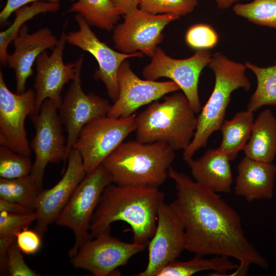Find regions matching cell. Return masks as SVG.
Returning a JSON list of instances; mask_svg holds the SVG:
<instances>
[{"label":"cell","mask_w":276,"mask_h":276,"mask_svg":"<svg viewBox=\"0 0 276 276\" xmlns=\"http://www.w3.org/2000/svg\"><path fill=\"white\" fill-rule=\"evenodd\" d=\"M16 240L8 248L7 255V273L10 276H39L26 263Z\"/></svg>","instance_id":"34"},{"label":"cell","mask_w":276,"mask_h":276,"mask_svg":"<svg viewBox=\"0 0 276 276\" xmlns=\"http://www.w3.org/2000/svg\"><path fill=\"white\" fill-rule=\"evenodd\" d=\"M58 111L57 106L47 99L37 113L29 116L35 129L34 136L30 143L35 154L30 175L41 190L48 164L67 160L66 138Z\"/></svg>","instance_id":"8"},{"label":"cell","mask_w":276,"mask_h":276,"mask_svg":"<svg viewBox=\"0 0 276 276\" xmlns=\"http://www.w3.org/2000/svg\"><path fill=\"white\" fill-rule=\"evenodd\" d=\"M134 113L125 118L107 115L92 120L81 129L74 145L82 159L86 174L102 165L103 161L135 131Z\"/></svg>","instance_id":"7"},{"label":"cell","mask_w":276,"mask_h":276,"mask_svg":"<svg viewBox=\"0 0 276 276\" xmlns=\"http://www.w3.org/2000/svg\"><path fill=\"white\" fill-rule=\"evenodd\" d=\"M230 161L218 148L207 150L199 158L186 162L196 182L216 193H228L233 181Z\"/></svg>","instance_id":"21"},{"label":"cell","mask_w":276,"mask_h":276,"mask_svg":"<svg viewBox=\"0 0 276 276\" xmlns=\"http://www.w3.org/2000/svg\"><path fill=\"white\" fill-rule=\"evenodd\" d=\"M65 22L58 42L49 55L47 51L40 54L36 60V74L34 84L35 107L37 113L47 99L50 100L58 108L62 98L61 92L64 85L74 80L81 74L83 62L82 55L74 62L64 63L63 55L67 42ZM33 113V114H34Z\"/></svg>","instance_id":"10"},{"label":"cell","mask_w":276,"mask_h":276,"mask_svg":"<svg viewBox=\"0 0 276 276\" xmlns=\"http://www.w3.org/2000/svg\"><path fill=\"white\" fill-rule=\"evenodd\" d=\"M235 13L258 25L276 29V0H253L234 7Z\"/></svg>","instance_id":"29"},{"label":"cell","mask_w":276,"mask_h":276,"mask_svg":"<svg viewBox=\"0 0 276 276\" xmlns=\"http://www.w3.org/2000/svg\"><path fill=\"white\" fill-rule=\"evenodd\" d=\"M37 219L36 213L13 214L0 212V237H16L18 232L29 225Z\"/></svg>","instance_id":"33"},{"label":"cell","mask_w":276,"mask_h":276,"mask_svg":"<svg viewBox=\"0 0 276 276\" xmlns=\"http://www.w3.org/2000/svg\"><path fill=\"white\" fill-rule=\"evenodd\" d=\"M146 244L125 242L103 233L84 242L71 257L75 268L89 271L95 276L113 275L119 267L126 265Z\"/></svg>","instance_id":"12"},{"label":"cell","mask_w":276,"mask_h":276,"mask_svg":"<svg viewBox=\"0 0 276 276\" xmlns=\"http://www.w3.org/2000/svg\"><path fill=\"white\" fill-rule=\"evenodd\" d=\"M165 196L158 188L110 183L104 190L93 217L92 238L110 233L111 224L121 221L130 226L133 242L148 245Z\"/></svg>","instance_id":"2"},{"label":"cell","mask_w":276,"mask_h":276,"mask_svg":"<svg viewBox=\"0 0 276 276\" xmlns=\"http://www.w3.org/2000/svg\"><path fill=\"white\" fill-rule=\"evenodd\" d=\"M215 75L213 90L197 117V125L193 137L183 150L186 162L193 158L199 149L205 147L210 135L220 130L224 122L226 108L233 92L239 88L248 90L251 83L245 74V64L228 58L221 52L212 55L208 64Z\"/></svg>","instance_id":"5"},{"label":"cell","mask_w":276,"mask_h":276,"mask_svg":"<svg viewBox=\"0 0 276 276\" xmlns=\"http://www.w3.org/2000/svg\"><path fill=\"white\" fill-rule=\"evenodd\" d=\"M254 112L246 110L236 113L229 120H224L220 130L222 139L218 148L231 161L237 157L250 136L254 122Z\"/></svg>","instance_id":"23"},{"label":"cell","mask_w":276,"mask_h":276,"mask_svg":"<svg viewBox=\"0 0 276 276\" xmlns=\"http://www.w3.org/2000/svg\"><path fill=\"white\" fill-rule=\"evenodd\" d=\"M168 177L175 183L176 196L170 204L183 226L185 250L237 259L231 276L245 275L251 265L268 268L266 259L245 236L240 216L219 195L172 166Z\"/></svg>","instance_id":"1"},{"label":"cell","mask_w":276,"mask_h":276,"mask_svg":"<svg viewBox=\"0 0 276 276\" xmlns=\"http://www.w3.org/2000/svg\"><path fill=\"white\" fill-rule=\"evenodd\" d=\"M197 0H142L139 9L153 14H172L179 17L191 12Z\"/></svg>","instance_id":"31"},{"label":"cell","mask_w":276,"mask_h":276,"mask_svg":"<svg viewBox=\"0 0 276 276\" xmlns=\"http://www.w3.org/2000/svg\"><path fill=\"white\" fill-rule=\"evenodd\" d=\"M121 15L125 16L138 8L142 0H109Z\"/></svg>","instance_id":"37"},{"label":"cell","mask_w":276,"mask_h":276,"mask_svg":"<svg viewBox=\"0 0 276 276\" xmlns=\"http://www.w3.org/2000/svg\"><path fill=\"white\" fill-rule=\"evenodd\" d=\"M59 8V2L40 1L17 10L15 12V17L13 22L7 29L0 33V60L2 64L6 63L9 54L7 52L8 45L13 41L19 30L26 21L41 13L56 12Z\"/></svg>","instance_id":"27"},{"label":"cell","mask_w":276,"mask_h":276,"mask_svg":"<svg viewBox=\"0 0 276 276\" xmlns=\"http://www.w3.org/2000/svg\"><path fill=\"white\" fill-rule=\"evenodd\" d=\"M75 19L78 29L66 34L67 42L94 57L99 67L94 78L104 83L109 97L114 102L119 95L118 72L121 64L126 59L141 57L143 54L141 52L126 54L112 50L98 38L82 16L77 14Z\"/></svg>","instance_id":"14"},{"label":"cell","mask_w":276,"mask_h":276,"mask_svg":"<svg viewBox=\"0 0 276 276\" xmlns=\"http://www.w3.org/2000/svg\"><path fill=\"white\" fill-rule=\"evenodd\" d=\"M186 42L195 50H209L215 47L218 41V35L210 25L198 24L190 27L185 36Z\"/></svg>","instance_id":"32"},{"label":"cell","mask_w":276,"mask_h":276,"mask_svg":"<svg viewBox=\"0 0 276 276\" xmlns=\"http://www.w3.org/2000/svg\"><path fill=\"white\" fill-rule=\"evenodd\" d=\"M217 6L222 9L229 8L235 3L239 2L243 0H214Z\"/></svg>","instance_id":"39"},{"label":"cell","mask_w":276,"mask_h":276,"mask_svg":"<svg viewBox=\"0 0 276 276\" xmlns=\"http://www.w3.org/2000/svg\"><path fill=\"white\" fill-rule=\"evenodd\" d=\"M33 164L30 156L0 146V178L13 179L30 174Z\"/></svg>","instance_id":"30"},{"label":"cell","mask_w":276,"mask_h":276,"mask_svg":"<svg viewBox=\"0 0 276 276\" xmlns=\"http://www.w3.org/2000/svg\"><path fill=\"white\" fill-rule=\"evenodd\" d=\"M35 93L29 88L14 93L8 87L0 72V144L30 156L31 148L25 127L26 118L34 113Z\"/></svg>","instance_id":"13"},{"label":"cell","mask_w":276,"mask_h":276,"mask_svg":"<svg viewBox=\"0 0 276 276\" xmlns=\"http://www.w3.org/2000/svg\"><path fill=\"white\" fill-rule=\"evenodd\" d=\"M82 16L91 26L110 31L120 15L109 0H77L67 11Z\"/></svg>","instance_id":"25"},{"label":"cell","mask_w":276,"mask_h":276,"mask_svg":"<svg viewBox=\"0 0 276 276\" xmlns=\"http://www.w3.org/2000/svg\"><path fill=\"white\" fill-rule=\"evenodd\" d=\"M242 150L251 159L272 162L276 155V117L271 110L265 109L259 114Z\"/></svg>","instance_id":"22"},{"label":"cell","mask_w":276,"mask_h":276,"mask_svg":"<svg viewBox=\"0 0 276 276\" xmlns=\"http://www.w3.org/2000/svg\"><path fill=\"white\" fill-rule=\"evenodd\" d=\"M245 64L254 73L257 82L246 109L255 112L264 106H276V60L274 65L267 67H260L249 61Z\"/></svg>","instance_id":"26"},{"label":"cell","mask_w":276,"mask_h":276,"mask_svg":"<svg viewBox=\"0 0 276 276\" xmlns=\"http://www.w3.org/2000/svg\"><path fill=\"white\" fill-rule=\"evenodd\" d=\"M40 189L33 177L0 178V198L25 206L35 212Z\"/></svg>","instance_id":"28"},{"label":"cell","mask_w":276,"mask_h":276,"mask_svg":"<svg viewBox=\"0 0 276 276\" xmlns=\"http://www.w3.org/2000/svg\"><path fill=\"white\" fill-rule=\"evenodd\" d=\"M148 260L145 269L138 276H156L169 263L176 260L185 250L183 226L170 204L159 206L156 227L149 241Z\"/></svg>","instance_id":"15"},{"label":"cell","mask_w":276,"mask_h":276,"mask_svg":"<svg viewBox=\"0 0 276 276\" xmlns=\"http://www.w3.org/2000/svg\"><path fill=\"white\" fill-rule=\"evenodd\" d=\"M67 166L60 180L52 188L42 189L39 194L35 212L37 215L35 231L42 237L49 226L55 222L78 185L86 175L79 152L73 149Z\"/></svg>","instance_id":"18"},{"label":"cell","mask_w":276,"mask_h":276,"mask_svg":"<svg viewBox=\"0 0 276 276\" xmlns=\"http://www.w3.org/2000/svg\"><path fill=\"white\" fill-rule=\"evenodd\" d=\"M182 93L155 101L136 116V140L144 143L160 142L174 151L185 150L194 135L197 117Z\"/></svg>","instance_id":"4"},{"label":"cell","mask_w":276,"mask_h":276,"mask_svg":"<svg viewBox=\"0 0 276 276\" xmlns=\"http://www.w3.org/2000/svg\"><path fill=\"white\" fill-rule=\"evenodd\" d=\"M58 39L48 27L30 33L25 24L13 40L14 51L8 54L6 63L14 71L16 91H25L28 78L33 74V66L39 55L48 49L53 50Z\"/></svg>","instance_id":"19"},{"label":"cell","mask_w":276,"mask_h":276,"mask_svg":"<svg viewBox=\"0 0 276 276\" xmlns=\"http://www.w3.org/2000/svg\"><path fill=\"white\" fill-rule=\"evenodd\" d=\"M40 1L59 2L60 0H7L6 5L0 13V22L6 24L11 15L19 8L30 3Z\"/></svg>","instance_id":"36"},{"label":"cell","mask_w":276,"mask_h":276,"mask_svg":"<svg viewBox=\"0 0 276 276\" xmlns=\"http://www.w3.org/2000/svg\"><path fill=\"white\" fill-rule=\"evenodd\" d=\"M238 264L233 262L229 257L216 256L211 258L195 255L187 261L176 260L169 263L156 274V276H191L199 272L212 270L215 275H225L229 270H235Z\"/></svg>","instance_id":"24"},{"label":"cell","mask_w":276,"mask_h":276,"mask_svg":"<svg viewBox=\"0 0 276 276\" xmlns=\"http://www.w3.org/2000/svg\"><path fill=\"white\" fill-rule=\"evenodd\" d=\"M235 193L248 202L270 199L273 196L276 166L245 156L237 166Z\"/></svg>","instance_id":"20"},{"label":"cell","mask_w":276,"mask_h":276,"mask_svg":"<svg viewBox=\"0 0 276 276\" xmlns=\"http://www.w3.org/2000/svg\"><path fill=\"white\" fill-rule=\"evenodd\" d=\"M2 211L13 214H29L34 212L25 206L0 198V212Z\"/></svg>","instance_id":"38"},{"label":"cell","mask_w":276,"mask_h":276,"mask_svg":"<svg viewBox=\"0 0 276 276\" xmlns=\"http://www.w3.org/2000/svg\"><path fill=\"white\" fill-rule=\"evenodd\" d=\"M68 1H72V2H74V1H75V0H68Z\"/></svg>","instance_id":"40"},{"label":"cell","mask_w":276,"mask_h":276,"mask_svg":"<svg viewBox=\"0 0 276 276\" xmlns=\"http://www.w3.org/2000/svg\"><path fill=\"white\" fill-rule=\"evenodd\" d=\"M179 18L172 14H153L137 8L124 16L122 23L114 26L112 40L122 53L141 52L152 57L163 39L164 28Z\"/></svg>","instance_id":"11"},{"label":"cell","mask_w":276,"mask_h":276,"mask_svg":"<svg viewBox=\"0 0 276 276\" xmlns=\"http://www.w3.org/2000/svg\"><path fill=\"white\" fill-rule=\"evenodd\" d=\"M212 54L208 50H197L188 58H172L157 47L151 62L143 70L145 79H170L182 90L196 113L202 108L198 94V83L202 70L208 65Z\"/></svg>","instance_id":"9"},{"label":"cell","mask_w":276,"mask_h":276,"mask_svg":"<svg viewBox=\"0 0 276 276\" xmlns=\"http://www.w3.org/2000/svg\"><path fill=\"white\" fill-rule=\"evenodd\" d=\"M175 151L160 142H123L102 163L112 183L158 188L168 177Z\"/></svg>","instance_id":"3"},{"label":"cell","mask_w":276,"mask_h":276,"mask_svg":"<svg viewBox=\"0 0 276 276\" xmlns=\"http://www.w3.org/2000/svg\"><path fill=\"white\" fill-rule=\"evenodd\" d=\"M119 95L107 116L125 118L131 116L140 107L158 100L166 94L180 89L174 81L159 82L140 79L124 61L118 72Z\"/></svg>","instance_id":"17"},{"label":"cell","mask_w":276,"mask_h":276,"mask_svg":"<svg viewBox=\"0 0 276 276\" xmlns=\"http://www.w3.org/2000/svg\"><path fill=\"white\" fill-rule=\"evenodd\" d=\"M111 107L107 99L84 92L80 75L72 81L58 108L61 122L67 133V159L83 127L96 118L107 115Z\"/></svg>","instance_id":"16"},{"label":"cell","mask_w":276,"mask_h":276,"mask_svg":"<svg viewBox=\"0 0 276 276\" xmlns=\"http://www.w3.org/2000/svg\"><path fill=\"white\" fill-rule=\"evenodd\" d=\"M111 183L110 175L102 165L86 174L55 221L57 225L68 227L74 233L75 242L68 251L70 258L92 238L93 217L104 190Z\"/></svg>","instance_id":"6"},{"label":"cell","mask_w":276,"mask_h":276,"mask_svg":"<svg viewBox=\"0 0 276 276\" xmlns=\"http://www.w3.org/2000/svg\"><path fill=\"white\" fill-rule=\"evenodd\" d=\"M41 238L36 231L27 228L17 233L16 242L23 254L34 255L40 248Z\"/></svg>","instance_id":"35"}]
</instances>
